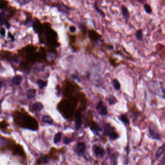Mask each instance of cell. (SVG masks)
Wrapping results in <instances>:
<instances>
[{
  "label": "cell",
  "instance_id": "obj_5",
  "mask_svg": "<svg viewBox=\"0 0 165 165\" xmlns=\"http://www.w3.org/2000/svg\"><path fill=\"white\" fill-rule=\"evenodd\" d=\"M147 85L151 91L154 95H157L162 98H165L164 92L158 82L155 81H150L147 83Z\"/></svg>",
  "mask_w": 165,
  "mask_h": 165
},
{
  "label": "cell",
  "instance_id": "obj_24",
  "mask_svg": "<svg viewBox=\"0 0 165 165\" xmlns=\"http://www.w3.org/2000/svg\"><path fill=\"white\" fill-rule=\"evenodd\" d=\"M61 136H62V133L60 132H59L55 135L53 140L54 144H58V142H60L61 140Z\"/></svg>",
  "mask_w": 165,
  "mask_h": 165
},
{
  "label": "cell",
  "instance_id": "obj_12",
  "mask_svg": "<svg viewBox=\"0 0 165 165\" xmlns=\"http://www.w3.org/2000/svg\"><path fill=\"white\" fill-rule=\"evenodd\" d=\"M75 129L77 130H79L82 124V116L81 113L77 111L75 113Z\"/></svg>",
  "mask_w": 165,
  "mask_h": 165
},
{
  "label": "cell",
  "instance_id": "obj_1",
  "mask_svg": "<svg viewBox=\"0 0 165 165\" xmlns=\"http://www.w3.org/2000/svg\"><path fill=\"white\" fill-rule=\"evenodd\" d=\"M0 154L9 155L22 165H28V157L24 147L13 138L0 134Z\"/></svg>",
  "mask_w": 165,
  "mask_h": 165
},
{
  "label": "cell",
  "instance_id": "obj_33",
  "mask_svg": "<svg viewBox=\"0 0 165 165\" xmlns=\"http://www.w3.org/2000/svg\"><path fill=\"white\" fill-rule=\"evenodd\" d=\"M69 31L71 33H75L76 31V27L73 25H71V26H70L69 27Z\"/></svg>",
  "mask_w": 165,
  "mask_h": 165
},
{
  "label": "cell",
  "instance_id": "obj_13",
  "mask_svg": "<svg viewBox=\"0 0 165 165\" xmlns=\"http://www.w3.org/2000/svg\"><path fill=\"white\" fill-rule=\"evenodd\" d=\"M97 109L99 111V113L103 116H105L108 114L107 107L103 104V101H100L97 106Z\"/></svg>",
  "mask_w": 165,
  "mask_h": 165
},
{
  "label": "cell",
  "instance_id": "obj_15",
  "mask_svg": "<svg viewBox=\"0 0 165 165\" xmlns=\"http://www.w3.org/2000/svg\"><path fill=\"white\" fill-rule=\"evenodd\" d=\"M89 38L93 41H96L101 38V36L99 34L94 30H89Z\"/></svg>",
  "mask_w": 165,
  "mask_h": 165
},
{
  "label": "cell",
  "instance_id": "obj_7",
  "mask_svg": "<svg viewBox=\"0 0 165 165\" xmlns=\"http://www.w3.org/2000/svg\"><path fill=\"white\" fill-rule=\"evenodd\" d=\"M0 131L6 134H11L12 133V128L10 127V124L6 120L3 119L0 121Z\"/></svg>",
  "mask_w": 165,
  "mask_h": 165
},
{
  "label": "cell",
  "instance_id": "obj_29",
  "mask_svg": "<svg viewBox=\"0 0 165 165\" xmlns=\"http://www.w3.org/2000/svg\"><path fill=\"white\" fill-rule=\"evenodd\" d=\"M120 120L122 122L124 123V124H127V125H129V121L128 120V118L125 115H124V114L121 115L120 117Z\"/></svg>",
  "mask_w": 165,
  "mask_h": 165
},
{
  "label": "cell",
  "instance_id": "obj_22",
  "mask_svg": "<svg viewBox=\"0 0 165 165\" xmlns=\"http://www.w3.org/2000/svg\"><path fill=\"white\" fill-rule=\"evenodd\" d=\"M115 131L113 127H111L110 125H106L104 127V134L105 135L108 137L109 135L113 132Z\"/></svg>",
  "mask_w": 165,
  "mask_h": 165
},
{
  "label": "cell",
  "instance_id": "obj_26",
  "mask_svg": "<svg viewBox=\"0 0 165 165\" xmlns=\"http://www.w3.org/2000/svg\"><path fill=\"white\" fill-rule=\"evenodd\" d=\"M113 84L114 89L115 90H119L121 89V85L117 79H113Z\"/></svg>",
  "mask_w": 165,
  "mask_h": 165
},
{
  "label": "cell",
  "instance_id": "obj_8",
  "mask_svg": "<svg viewBox=\"0 0 165 165\" xmlns=\"http://www.w3.org/2000/svg\"><path fill=\"white\" fill-rule=\"evenodd\" d=\"M50 4H51V6H50L56 8L59 12L64 14H69L71 10V8L70 7L64 5L63 3H53L52 4V3Z\"/></svg>",
  "mask_w": 165,
  "mask_h": 165
},
{
  "label": "cell",
  "instance_id": "obj_23",
  "mask_svg": "<svg viewBox=\"0 0 165 165\" xmlns=\"http://www.w3.org/2000/svg\"><path fill=\"white\" fill-rule=\"evenodd\" d=\"M42 120L43 122L46 124H48L50 125H52V124H53V120L49 115H44L43 116Z\"/></svg>",
  "mask_w": 165,
  "mask_h": 165
},
{
  "label": "cell",
  "instance_id": "obj_18",
  "mask_svg": "<svg viewBox=\"0 0 165 165\" xmlns=\"http://www.w3.org/2000/svg\"><path fill=\"white\" fill-rule=\"evenodd\" d=\"M37 91L35 89H29L27 90L26 95L28 99H34L36 97V95Z\"/></svg>",
  "mask_w": 165,
  "mask_h": 165
},
{
  "label": "cell",
  "instance_id": "obj_19",
  "mask_svg": "<svg viewBox=\"0 0 165 165\" xmlns=\"http://www.w3.org/2000/svg\"><path fill=\"white\" fill-rule=\"evenodd\" d=\"M44 108L43 104L40 102H36L32 105V109L35 112H40Z\"/></svg>",
  "mask_w": 165,
  "mask_h": 165
},
{
  "label": "cell",
  "instance_id": "obj_21",
  "mask_svg": "<svg viewBox=\"0 0 165 165\" xmlns=\"http://www.w3.org/2000/svg\"><path fill=\"white\" fill-rule=\"evenodd\" d=\"M90 129L95 133H98L99 132L101 131V129L97 123L93 122L90 125Z\"/></svg>",
  "mask_w": 165,
  "mask_h": 165
},
{
  "label": "cell",
  "instance_id": "obj_36",
  "mask_svg": "<svg viewBox=\"0 0 165 165\" xmlns=\"http://www.w3.org/2000/svg\"><path fill=\"white\" fill-rule=\"evenodd\" d=\"M8 37H9V38L11 39V40H12V41H14V40H15V38H14V36L12 35V34H10V32L8 33Z\"/></svg>",
  "mask_w": 165,
  "mask_h": 165
},
{
  "label": "cell",
  "instance_id": "obj_11",
  "mask_svg": "<svg viewBox=\"0 0 165 165\" xmlns=\"http://www.w3.org/2000/svg\"><path fill=\"white\" fill-rule=\"evenodd\" d=\"M149 134L150 135V137L152 139L156 140H160L161 139L160 135L156 128L151 127H149Z\"/></svg>",
  "mask_w": 165,
  "mask_h": 165
},
{
  "label": "cell",
  "instance_id": "obj_25",
  "mask_svg": "<svg viewBox=\"0 0 165 165\" xmlns=\"http://www.w3.org/2000/svg\"><path fill=\"white\" fill-rule=\"evenodd\" d=\"M94 8H95V10L98 13V14H99L101 17H105V14L104 13V12L102 10L99 9V7L98 6V5L96 3H94Z\"/></svg>",
  "mask_w": 165,
  "mask_h": 165
},
{
  "label": "cell",
  "instance_id": "obj_3",
  "mask_svg": "<svg viewBox=\"0 0 165 165\" xmlns=\"http://www.w3.org/2000/svg\"><path fill=\"white\" fill-rule=\"evenodd\" d=\"M0 56L2 59L11 63H17L18 62V55L9 51L1 50L0 51Z\"/></svg>",
  "mask_w": 165,
  "mask_h": 165
},
{
  "label": "cell",
  "instance_id": "obj_6",
  "mask_svg": "<svg viewBox=\"0 0 165 165\" xmlns=\"http://www.w3.org/2000/svg\"><path fill=\"white\" fill-rule=\"evenodd\" d=\"M87 150V145L84 142H79L77 143L74 149L75 154L79 157H82L84 156Z\"/></svg>",
  "mask_w": 165,
  "mask_h": 165
},
{
  "label": "cell",
  "instance_id": "obj_32",
  "mask_svg": "<svg viewBox=\"0 0 165 165\" xmlns=\"http://www.w3.org/2000/svg\"><path fill=\"white\" fill-rule=\"evenodd\" d=\"M72 141L70 139V138H69L68 137H65L63 138V143L66 145H68L69 144H70Z\"/></svg>",
  "mask_w": 165,
  "mask_h": 165
},
{
  "label": "cell",
  "instance_id": "obj_37",
  "mask_svg": "<svg viewBox=\"0 0 165 165\" xmlns=\"http://www.w3.org/2000/svg\"><path fill=\"white\" fill-rule=\"evenodd\" d=\"M2 86H3V82L0 80V91H1V89H2Z\"/></svg>",
  "mask_w": 165,
  "mask_h": 165
},
{
  "label": "cell",
  "instance_id": "obj_30",
  "mask_svg": "<svg viewBox=\"0 0 165 165\" xmlns=\"http://www.w3.org/2000/svg\"><path fill=\"white\" fill-rule=\"evenodd\" d=\"M117 103V99L113 95H111L109 98V103L111 105L115 104Z\"/></svg>",
  "mask_w": 165,
  "mask_h": 165
},
{
  "label": "cell",
  "instance_id": "obj_27",
  "mask_svg": "<svg viewBox=\"0 0 165 165\" xmlns=\"http://www.w3.org/2000/svg\"><path fill=\"white\" fill-rule=\"evenodd\" d=\"M144 7L145 12L147 14H152L153 10H152V8L151 6H150V5H149L148 3H146L144 5Z\"/></svg>",
  "mask_w": 165,
  "mask_h": 165
},
{
  "label": "cell",
  "instance_id": "obj_4",
  "mask_svg": "<svg viewBox=\"0 0 165 165\" xmlns=\"http://www.w3.org/2000/svg\"><path fill=\"white\" fill-rule=\"evenodd\" d=\"M66 151V149L65 147L62 148L61 149H58L55 147H52L51 148L49 153L46 154V157L49 162L51 161H56L59 159L60 154L65 153Z\"/></svg>",
  "mask_w": 165,
  "mask_h": 165
},
{
  "label": "cell",
  "instance_id": "obj_35",
  "mask_svg": "<svg viewBox=\"0 0 165 165\" xmlns=\"http://www.w3.org/2000/svg\"><path fill=\"white\" fill-rule=\"evenodd\" d=\"M158 165H165V156H164L161 161L160 163Z\"/></svg>",
  "mask_w": 165,
  "mask_h": 165
},
{
  "label": "cell",
  "instance_id": "obj_10",
  "mask_svg": "<svg viewBox=\"0 0 165 165\" xmlns=\"http://www.w3.org/2000/svg\"><path fill=\"white\" fill-rule=\"evenodd\" d=\"M11 15L10 13H8L7 11H3L0 13V26L5 24L6 27L9 28V25L8 22L7 21L8 17Z\"/></svg>",
  "mask_w": 165,
  "mask_h": 165
},
{
  "label": "cell",
  "instance_id": "obj_34",
  "mask_svg": "<svg viewBox=\"0 0 165 165\" xmlns=\"http://www.w3.org/2000/svg\"><path fill=\"white\" fill-rule=\"evenodd\" d=\"M0 34L3 36H5V31L3 28H0Z\"/></svg>",
  "mask_w": 165,
  "mask_h": 165
},
{
  "label": "cell",
  "instance_id": "obj_17",
  "mask_svg": "<svg viewBox=\"0 0 165 165\" xmlns=\"http://www.w3.org/2000/svg\"><path fill=\"white\" fill-rule=\"evenodd\" d=\"M165 154V144L159 147L156 153V159H159L162 154Z\"/></svg>",
  "mask_w": 165,
  "mask_h": 165
},
{
  "label": "cell",
  "instance_id": "obj_31",
  "mask_svg": "<svg viewBox=\"0 0 165 165\" xmlns=\"http://www.w3.org/2000/svg\"><path fill=\"white\" fill-rule=\"evenodd\" d=\"M8 5V2L5 0H0V9H3Z\"/></svg>",
  "mask_w": 165,
  "mask_h": 165
},
{
  "label": "cell",
  "instance_id": "obj_16",
  "mask_svg": "<svg viewBox=\"0 0 165 165\" xmlns=\"http://www.w3.org/2000/svg\"><path fill=\"white\" fill-rule=\"evenodd\" d=\"M22 81V77L21 75H15V76L12 78L11 80V82L12 84L15 86H18L21 84Z\"/></svg>",
  "mask_w": 165,
  "mask_h": 165
},
{
  "label": "cell",
  "instance_id": "obj_2",
  "mask_svg": "<svg viewBox=\"0 0 165 165\" xmlns=\"http://www.w3.org/2000/svg\"><path fill=\"white\" fill-rule=\"evenodd\" d=\"M12 116L14 124L16 127L32 131H36L38 129V122L24 109L14 110L12 113Z\"/></svg>",
  "mask_w": 165,
  "mask_h": 165
},
{
  "label": "cell",
  "instance_id": "obj_9",
  "mask_svg": "<svg viewBox=\"0 0 165 165\" xmlns=\"http://www.w3.org/2000/svg\"><path fill=\"white\" fill-rule=\"evenodd\" d=\"M92 150L95 156L99 158H103L105 154V150L103 147L97 144H94L92 146Z\"/></svg>",
  "mask_w": 165,
  "mask_h": 165
},
{
  "label": "cell",
  "instance_id": "obj_20",
  "mask_svg": "<svg viewBox=\"0 0 165 165\" xmlns=\"http://www.w3.org/2000/svg\"><path fill=\"white\" fill-rule=\"evenodd\" d=\"M136 39L139 41H142L144 40V33L142 30L139 29L136 31L135 34Z\"/></svg>",
  "mask_w": 165,
  "mask_h": 165
},
{
  "label": "cell",
  "instance_id": "obj_28",
  "mask_svg": "<svg viewBox=\"0 0 165 165\" xmlns=\"http://www.w3.org/2000/svg\"><path fill=\"white\" fill-rule=\"evenodd\" d=\"M37 84L38 85L40 89H43L44 87H46L47 85V83L46 81H43L42 80H38L37 81Z\"/></svg>",
  "mask_w": 165,
  "mask_h": 165
},
{
  "label": "cell",
  "instance_id": "obj_14",
  "mask_svg": "<svg viewBox=\"0 0 165 165\" xmlns=\"http://www.w3.org/2000/svg\"><path fill=\"white\" fill-rule=\"evenodd\" d=\"M121 13L123 17L126 22L127 21L130 17V13L128 8L125 5H122L121 7Z\"/></svg>",
  "mask_w": 165,
  "mask_h": 165
}]
</instances>
